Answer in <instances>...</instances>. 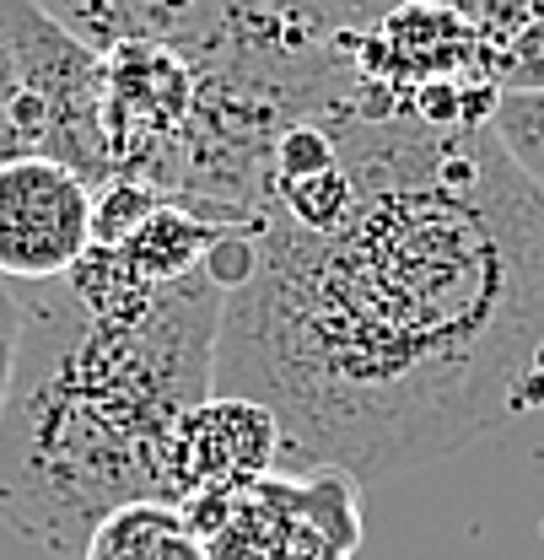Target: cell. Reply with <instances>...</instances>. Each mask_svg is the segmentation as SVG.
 Listing matches in <instances>:
<instances>
[{"label": "cell", "instance_id": "6da1fadb", "mask_svg": "<svg viewBox=\"0 0 544 560\" xmlns=\"http://www.w3.org/2000/svg\"><path fill=\"white\" fill-rule=\"evenodd\" d=\"M361 206L335 232L254 221L259 270L227 296L216 394L275 410L280 469L361 486L507 420L544 355V195L485 130L324 114Z\"/></svg>", "mask_w": 544, "mask_h": 560}, {"label": "cell", "instance_id": "7a4b0ae2", "mask_svg": "<svg viewBox=\"0 0 544 560\" xmlns=\"http://www.w3.org/2000/svg\"><path fill=\"white\" fill-rule=\"evenodd\" d=\"M221 313L227 291L205 265L103 318L66 280L33 285L0 420V523L76 545L125 501H167L173 425L216 394Z\"/></svg>", "mask_w": 544, "mask_h": 560}, {"label": "cell", "instance_id": "3957f363", "mask_svg": "<svg viewBox=\"0 0 544 560\" xmlns=\"http://www.w3.org/2000/svg\"><path fill=\"white\" fill-rule=\"evenodd\" d=\"M86 49L157 44L184 55L200 75L270 92L302 119L329 114L356 92L345 38H324L265 0H33Z\"/></svg>", "mask_w": 544, "mask_h": 560}, {"label": "cell", "instance_id": "277c9868", "mask_svg": "<svg viewBox=\"0 0 544 560\" xmlns=\"http://www.w3.org/2000/svg\"><path fill=\"white\" fill-rule=\"evenodd\" d=\"M210 560H350L361 550V480L335 464L275 469L243 490L178 506Z\"/></svg>", "mask_w": 544, "mask_h": 560}, {"label": "cell", "instance_id": "5b68a950", "mask_svg": "<svg viewBox=\"0 0 544 560\" xmlns=\"http://www.w3.org/2000/svg\"><path fill=\"white\" fill-rule=\"evenodd\" d=\"M356 103L367 114H405L409 97L442 81H496V44L453 0H400L383 22L345 38Z\"/></svg>", "mask_w": 544, "mask_h": 560}, {"label": "cell", "instance_id": "8992f818", "mask_svg": "<svg viewBox=\"0 0 544 560\" xmlns=\"http://www.w3.org/2000/svg\"><path fill=\"white\" fill-rule=\"evenodd\" d=\"M200 103V70L157 44H119L103 55V136L108 167L167 200L178 140ZM108 173V178H114Z\"/></svg>", "mask_w": 544, "mask_h": 560}, {"label": "cell", "instance_id": "52a82bcc", "mask_svg": "<svg viewBox=\"0 0 544 560\" xmlns=\"http://www.w3.org/2000/svg\"><path fill=\"white\" fill-rule=\"evenodd\" d=\"M92 248V184L49 156L0 162V280H66Z\"/></svg>", "mask_w": 544, "mask_h": 560}, {"label": "cell", "instance_id": "ba28073f", "mask_svg": "<svg viewBox=\"0 0 544 560\" xmlns=\"http://www.w3.org/2000/svg\"><path fill=\"white\" fill-rule=\"evenodd\" d=\"M280 420L275 410L210 394L195 410H184L167 442V501L184 506L210 490H243L280 469Z\"/></svg>", "mask_w": 544, "mask_h": 560}, {"label": "cell", "instance_id": "9c48e42d", "mask_svg": "<svg viewBox=\"0 0 544 560\" xmlns=\"http://www.w3.org/2000/svg\"><path fill=\"white\" fill-rule=\"evenodd\" d=\"M81 560H210L195 523L173 501H125L92 523Z\"/></svg>", "mask_w": 544, "mask_h": 560}, {"label": "cell", "instance_id": "30bf717a", "mask_svg": "<svg viewBox=\"0 0 544 560\" xmlns=\"http://www.w3.org/2000/svg\"><path fill=\"white\" fill-rule=\"evenodd\" d=\"M490 136L501 140L507 162L544 195V86H501Z\"/></svg>", "mask_w": 544, "mask_h": 560}, {"label": "cell", "instance_id": "8fae6325", "mask_svg": "<svg viewBox=\"0 0 544 560\" xmlns=\"http://www.w3.org/2000/svg\"><path fill=\"white\" fill-rule=\"evenodd\" d=\"M16 156H38V119H33L16 33H11L5 5H0V162H16Z\"/></svg>", "mask_w": 544, "mask_h": 560}, {"label": "cell", "instance_id": "7c38bea8", "mask_svg": "<svg viewBox=\"0 0 544 560\" xmlns=\"http://www.w3.org/2000/svg\"><path fill=\"white\" fill-rule=\"evenodd\" d=\"M157 206H162V195L136 184V178H119V173L103 178V184L92 189V243H103V248L125 243Z\"/></svg>", "mask_w": 544, "mask_h": 560}, {"label": "cell", "instance_id": "4fadbf2b", "mask_svg": "<svg viewBox=\"0 0 544 560\" xmlns=\"http://www.w3.org/2000/svg\"><path fill=\"white\" fill-rule=\"evenodd\" d=\"M265 5L302 22V27H313V33H324V38H356L372 22H383L400 0H265Z\"/></svg>", "mask_w": 544, "mask_h": 560}, {"label": "cell", "instance_id": "5bb4252c", "mask_svg": "<svg viewBox=\"0 0 544 560\" xmlns=\"http://www.w3.org/2000/svg\"><path fill=\"white\" fill-rule=\"evenodd\" d=\"M16 355H22V296L11 291V280H0V420L16 388Z\"/></svg>", "mask_w": 544, "mask_h": 560}]
</instances>
